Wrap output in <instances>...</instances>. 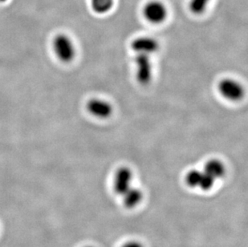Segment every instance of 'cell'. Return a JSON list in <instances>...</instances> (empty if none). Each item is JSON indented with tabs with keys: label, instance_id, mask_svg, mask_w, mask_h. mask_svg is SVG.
<instances>
[{
	"label": "cell",
	"instance_id": "cell-4",
	"mask_svg": "<svg viewBox=\"0 0 248 247\" xmlns=\"http://www.w3.org/2000/svg\"><path fill=\"white\" fill-rule=\"evenodd\" d=\"M145 18L154 24H160L164 21L167 15L166 7L162 2L154 1L150 2L144 8Z\"/></svg>",
	"mask_w": 248,
	"mask_h": 247
},
{
	"label": "cell",
	"instance_id": "cell-5",
	"mask_svg": "<svg viewBox=\"0 0 248 247\" xmlns=\"http://www.w3.org/2000/svg\"><path fill=\"white\" fill-rule=\"evenodd\" d=\"M89 112L96 117L107 118L112 112V106L108 102L98 99H93L87 105Z\"/></svg>",
	"mask_w": 248,
	"mask_h": 247
},
{
	"label": "cell",
	"instance_id": "cell-11",
	"mask_svg": "<svg viewBox=\"0 0 248 247\" xmlns=\"http://www.w3.org/2000/svg\"><path fill=\"white\" fill-rule=\"evenodd\" d=\"M210 0H191L190 9L194 14L199 15L206 10Z\"/></svg>",
	"mask_w": 248,
	"mask_h": 247
},
{
	"label": "cell",
	"instance_id": "cell-7",
	"mask_svg": "<svg viewBox=\"0 0 248 247\" xmlns=\"http://www.w3.org/2000/svg\"><path fill=\"white\" fill-rule=\"evenodd\" d=\"M131 179L132 173L129 169H120L115 177V190L123 195L130 188Z\"/></svg>",
	"mask_w": 248,
	"mask_h": 247
},
{
	"label": "cell",
	"instance_id": "cell-15",
	"mask_svg": "<svg viewBox=\"0 0 248 247\" xmlns=\"http://www.w3.org/2000/svg\"><path fill=\"white\" fill-rule=\"evenodd\" d=\"M5 1H6V0H0V2H5Z\"/></svg>",
	"mask_w": 248,
	"mask_h": 247
},
{
	"label": "cell",
	"instance_id": "cell-14",
	"mask_svg": "<svg viewBox=\"0 0 248 247\" xmlns=\"http://www.w3.org/2000/svg\"><path fill=\"white\" fill-rule=\"evenodd\" d=\"M123 247H142L139 244V243H127V244H125V245Z\"/></svg>",
	"mask_w": 248,
	"mask_h": 247
},
{
	"label": "cell",
	"instance_id": "cell-8",
	"mask_svg": "<svg viewBox=\"0 0 248 247\" xmlns=\"http://www.w3.org/2000/svg\"><path fill=\"white\" fill-rule=\"evenodd\" d=\"M211 177L216 178L222 177L225 173V168L222 162L217 160H211L205 166V172Z\"/></svg>",
	"mask_w": 248,
	"mask_h": 247
},
{
	"label": "cell",
	"instance_id": "cell-12",
	"mask_svg": "<svg viewBox=\"0 0 248 247\" xmlns=\"http://www.w3.org/2000/svg\"><path fill=\"white\" fill-rule=\"evenodd\" d=\"M202 173L199 170H192L189 172L186 176V182L191 187L199 186Z\"/></svg>",
	"mask_w": 248,
	"mask_h": 247
},
{
	"label": "cell",
	"instance_id": "cell-6",
	"mask_svg": "<svg viewBox=\"0 0 248 247\" xmlns=\"http://www.w3.org/2000/svg\"><path fill=\"white\" fill-rule=\"evenodd\" d=\"M132 48L138 53L149 55L158 49V43L152 38H138L132 43Z\"/></svg>",
	"mask_w": 248,
	"mask_h": 247
},
{
	"label": "cell",
	"instance_id": "cell-3",
	"mask_svg": "<svg viewBox=\"0 0 248 247\" xmlns=\"http://www.w3.org/2000/svg\"><path fill=\"white\" fill-rule=\"evenodd\" d=\"M218 89L225 98L231 100H238L244 96L243 87L233 79H223L218 84Z\"/></svg>",
	"mask_w": 248,
	"mask_h": 247
},
{
	"label": "cell",
	"instance_id": "cell-9",
	"mask_svg": "<svg viewBox=\"0 0 248 247\" xmlns=\"http://www.w3.org/2000/svg\"><path fill=\"white\" fill-rule=\"evenodd\" d=\"M124 203L127 207H134L141 199V193L135 188H129L124 194Z\"/></svg>",
	"mask_w": 248,
	"mask_h": 247
},
{
	"label": "cell",
	"instance_id": "cell-2",
	"mask_svg": "<svg viewBox=\"0 0 248 247\" xmlns=\"http://www.w3.org/2000/svg\"><path fill=\"white\" fill-rule=\"evenodd\" d=\"M137 79L140 84H146L150 81L152 77V65L149 55L138 53L136 57Z\"/></svg>",
	"mask_w": 248,
	"mask_h": 247
},
{
	"label": "cell",
	"instance_id": "cell-10",
	"mask_svg": "<svg viewBox=\"0 0 248 247\" xmlns=\"http://www.w3.org/2000/svg\"><path fill=\"white\" fill-rule=\"evenodd\" d=\"M91 3L94 12L104 14L112 8L113 0H91Z\"/></svg>",
	"mask_w": 248,
	"mask_h": 247
},
{
	"label": "cell",
	"instance_id": "cell-13",
	"mask_svg": "<svg viewBox=\"0 0 248 247\" xmlns=\"http://www.w3.org/2000/svg\"><path fill=\"white\" fill-rule=\"evenodd\" d=\"M214 183H215V178L214 177H211L207 173H202L199 186H200V188L203 189V190H208V189H211V187L213 186Z\"/></svg>",
	"mask_w": 248,
	"mask_h": 247
},
{
	"label": "cell",
	"instance_id": "cell-1",
	"mask_svg": "<svg viewBox=\"0 0 248 247\" xmlns=\"http://www.w3.org/2000/svg\"><path fill=\"white\" fill-rule=\"evenodd\" d=\"M53 48L56 56L63 62H70L75 56V48L73 42L66 35H57L55 38Z\"/></svg>",
	"mask_w": 248,
	"mask_h": 247
}]
</instances>
